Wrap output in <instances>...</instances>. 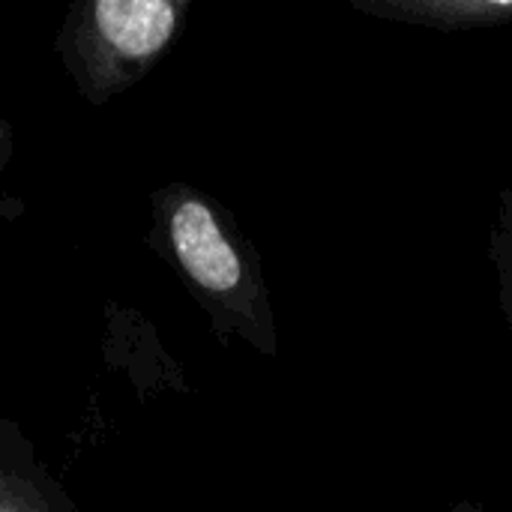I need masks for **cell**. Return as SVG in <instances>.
<instances>
[{
    "instance_id": "obj_1",
    "label": "cell",
    "mask_w": 512,
    "mask_h": 512,
    "mask_svg": "<svg viewBox=\"0 0 512 512\" xmlns=\"http://www.w3.org/2000/svg\"><path fill=\"white\" fill-rule=\"evenodd\" d=\"M144 246L180 279L219 342H240L264 360L279 357L261 258L213 195L180 180L153 189Z\"/></svg>"
},
{
    "instance_id": "obj_2",
    "label": "cell",
    "mask_w": 512,
    "mask_h": 512,
    "mask_svg": "<svg viewBox=\"0 0 512 512\" xmlns=\"http://www.w3.org/2000/svg\"><path fill=\"white\" fill-rule=\"evenodd\" d=\"M189 0H78L66 9L54 51L87 105L135 87L171 51Z\"/></svg>"
},
{
    "instance_id": "obj_3",
    "label": "cell",
    "mask_w": 512,
    "mask_h": 512,
    "mask_svg": "<svg viewBox=\"0 0 512 512\" xmlns=\"http://www.w3.org/2000/svg\"><path fill=\"white\" fill-rule=\"evenodd\" d=\"M0 512H78L72 495L9 417L0 420Z\"/></svg>"
},
{
    "instance_id": "obj_4",
    "label": "cell",
    "mask_w": 512,
    "mask_h": 512,
    "mask_svg": "<svg viewBox=\"0 0 512 512\" xmlns=\"http://www.w3.org/2000/svg\"><path fill=\"white\" fill-rule=\"evenodd\" d=\"M351 9L390 24L471 33L512 24V0H348Z\"/></svg>"
},
{
    "instance_id": "obj_5",
    "label": "cell",
    "mask_w": 512,
    "mask_h": 512,
    "mask_svg": "<svg viewBox=\"0 0 512 512\" xmlns=\"http://www.w3.org/2000/svg\"><path fill=\"white\" fill-rule=\"evenodd\" d=\"M492 261L498 267L501 279V303L504 315L512 330V174L501 192V207H498V225L492 231Z\"/></svg>"
},
{
    "instance_id": "obj_6",
    "label": "cell",
    "mask_w": 512,
    "mask_h": 512,
    "mask_svg": "<svg viewBox=\"0 0 512 512\" xmlns=\"http://www.w3.org/2000/svg\"><path fill=\"white\" fill-rule=\"evenodd\" d=\"M12 153H15V132L9 126V120L3 117V111H0V219L3 222H18V219L27 216V204L21 198L6 195V189H3V174H6V168L12 162Z\"/></svg>"
},
{
    "instance_id": "obj_7",
    "label": "cell",
    "mask_w": 512,
    "mask_h": 512,
    "mask_svg": "<svg viewBox=\"0 0 512 512\" xmlns=\"http://www.w3.org/2000/svg\"><path fill=\"white\" fill-rule=\"evenodd\" d=\"M450 512H495V510H489V507H480V504H474V501H456Z\"/></svg>"
}]
</instances>
